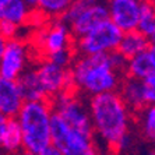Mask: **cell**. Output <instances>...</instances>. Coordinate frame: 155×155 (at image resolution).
I'll return each mask as SVG.
<instances>
[{
  "instance_id": "6da1fadb",
  "label": "cell",
  "mask_w": 155,
  "mask_h": 155,
  "mask_svg": "<svg viewBox=\"0 0 155 155\" xmlns=\"http://www.w3.org/2000/svg\"><path fill=\"white\" fill-rule=\"evenodd\" d=\"M88 110L94 136L105 147L115 150L117 143L131 133L133 113L122 101L117 91L91 97L88 99Z\"/></svg>"
},
{
  "instance_id": "7a4b0ae2",
  "label": "cell",
  "mask_w": 155,
  "mask_h": 155,
  "mask_svg": "<svg viewBox=\"0 0 155 155\" xmlns=\"http://www.w3.org/2000/svg\"><path fill=\"white\" fill-rule=\"evenodd\" d=\"M70 74L74 91L88 98L116 92L124 77L113 69L110 53L76 56Z\"/></svg>"
},
{
  "instance_id": "3957f363",
  "label": "cell",
  "mask_w": 155,
  "mask_h": 155,
  "mask_svg": "<svg viewBox=\"0 0 155 155\" xmlns=\"http://www.w3.org/2000/svg\"><path fill=\"white\" fill-rule=\"evenodd\" d=\"M52 106L49 101L24 102L18 115L15 116L22 134L24 151L34 154L41 152L52 144L51 119Z\"/></svg>"
},
{
  "instance_id": "277c9868",
  "label": "cell",
  "mask_w": 155,
  "mask_h": 155,
  "mask_svg": "<svg viewBox=\"0 0 155 155\" xmlns=\"http://www.w3.org/2000/svg\"><path fill=\"white\" fill-rule=\"evenodd\" d=\"M51 141L63 155H102L94 136L70 129L56 113L51 119Z\"/></svg>"
},
{
  "instance_id": "5b68a950",
  "label": "cell",
  "mask_w": 155,
  "mask_h": 155,
  "mask_svg": "<svg viewBox=\"0 0 155 155\" xmlns=\"http://www.w3.org/2000/svg\"><path fill=\"white\" fill-rule=\"evenodd\" d=\"M108 18L106 3L94 0H76L70 2L69 8L60 20L69 27L73 38L78 39Z\"/></svg>"
},
{
  "instance_id": "8992f818",
  "label": "cell",
  "mask_w": 155,
  "mask_h": 155,
  "mask_svg": "<svg viewBox=\"0 0 155 155\" xmlns=\"http://www.w3.org/2000/svg\"><path fill=\"white\" fill-rule=\"evenodd\" d=\"M49 102L53 113L60 116L70 129L88 136H94L88 110V101H85L81 94L74 90L64 91L52 98Z\"/></svg>"
},
{
  "instance_id": "52a82bcc",
  "label": "cell",
  "mask_w": 155,
  "mask_h": 155,
  "mask_svg": "<svg viewBox=\"0 0 155 155\" xmlns=\"http://www.w3.org/2000/svg\"><path fill=\"white\" fill-rule=\"evenodd\" d=\"M122 35V31L108 18L94 27L84 36L76 39V42L73 43V48L74 52L78 53V56L110 53L117 49Z\"/></svg>"
},
{
  "instance_id": "ba28073f",
  "label": "cell",
  "mask_w": 155,
  "mask_h": 155,
  "mask_svg": "<svg viewBox=\"0 0 155 155\" xmlns=\"http://www.w3.org/2000/svg\"><path fill=\"white\" fill-rule=\"evenodd\" d=\"M35 71L48 101L64 91L74 90L70 69H61L45 59L35 67Z\"/></svg>"
},
{
  "instance_id": "9c48e42d",
  "label": "cell",
  "mask_w": 155,
  "mask_h": 155,
  "mask_svg": "<svg viewBox=\"0 0 155 155\" xmlns=\"http://www.w3.org/2000/svg\"><path fill=\"white\" fill-rule=\"evenodd\" d=\"M29 49L27 42L17 38L7 41L2 59H0V77L15 81L28 69Z\"/></svg>"
},
{
  "instance_id": "30bf717a",
  "label": "cell",
  "mask_w": 155,
  "mask_h": 155,
  "mask_svg": "<svg viewBox=\"0 0 155 155\" xmlns=\"http://www.w3.org/2000/svg\"><path fill=\"white\" fill-rule=\"evenodd\" d=\"M35 43L48 58L49 54H53L67 48H73L74 42L69 27L59 18L38 31Z\"/></svg>"
},
{
  "instance_id": "8fae6325",
  "label": "cell",
  "mask_w": 155,
  "mask_h": 155,
  "mask_svg": "<svg viewBox=\"0 0 155 155\" xmlns=\"http://www.w3.org/2000/svg\"><path fill=\"white\" fill-rule=\"evenodd\" d=\"M106 7H108L109 20L123 34L137 29L138 10H140L138 0H110L106 3Z\"/></svg>"
},
{
  "instance_id": "7c38bea8",
  "label": "cell",
  "mask_w": 155,
  "mask_h": 155,
  "mask_svg": "<svg viewBox=\"0 0 155 155\" xmlns=\"http://www.w3.org/2000/svg\"><path fill=\"white\" fill-rule=\"evenodd\" d=\"M24 105L20 90L15 81L0 77V113L7 119L15 117Z\"/></svg>"
},
{
  "instance_id": "4fadbf2b",
  "label": "cell",
  "mask_w": 155,
  "mask_h": 155,
  "mask_svg": "<svg viewBox=\"0 0 155 155\" xmlns=\"http://www.w3.org/2000/svg\"><path fill=\"white\" fill-rule=\"evenodd\" d=\"M117 94L120 95L122 101L124 102V105L129 108L131 113H138L144 106H147L143 81L124 76L119 85Z\"/></svg>"
},
{
  "instance_id": "5bb4252c",
  "label": "cell",
  "mask_w": 155,
  "mask_h": 155,
  "mask_svg": "<svg viewBox=\"0 0 155 155\" xmlns=\"http://www.w3.org/2000/svg\"><path fill=\"white\" fill-rule=\"evenodd\" d=\"M15 83H17V87L24 102L48 101L46 95L42 90V85L39 83V78L36 76L35 69H27L15 80Z\"/></svg>"
},
{
  "instance_id": "9a60e30c",
  "label": "cell",
  "mask_w": 155,
  "mask_h": 155,
  "mask_svg": "<svg viewBox=\"0 0 155 155\" xmlns=\"http://www.w3.org/2000/svg\"><path fill=\"white\" fill-rule=\"evenodd\" d=\"M32 11L25 0H0V21L21 27L29 20Z\"/></svg>"
},
{
  "instance_id": "2e32d148",
  "label": "cell",
  "mask_w": 155,
  "mask_h": 155,
  "mask_svg": "<svg viewBox=\"0 0 155 155\" xmlns=\"http://www.w3.org/2000/svg\"><path fill=\"white\" fill-rule=\"evenodd\" d=\"M150 46H151V43L147 36H144L138 31H131V32H126L122 35V39H120L116 52L122 54L126 60H129L137 54L147 52Z\"/></svg>"
},
{
  "instance_id": "e0dca14e",
  "label": "cell",
  "mask_w": 155,
  "mask_h": 155,
  "mask_svg": "<svg viewBox=\"0 0 155 155\" xmlns=\"http://www.w3.org/2000/svg\"><path fill=\"white\" fill-rule=\"evenodd\" d=\"M22 134L15 117L7 119L6 130L0 140V152L2 155H18L22 151Z\"/></svg>"
},
{
  "instance_id": "ac0fdd59",
  "label": "cell",
  "mask_w": 155,
  "mask_h": 155,
  "mask_svg": "<svg viewBox=\"0 0 155 155\" xmlns=\"http://www.w3.org/2000/svg\"><path fill=\"white\" fill-rule=\"evenodd\" d=\"M155 74L154 66H152L151 60L148 58L147 52L141 54H137L134 58L129 59L126 64V71L124 76L130 77V78L138 80V81H144L148 77H151Z\"/></svg>"
},
{
  "instance_id": "d6986e66",
  "label": "cell",
  "mask_w": 155,
  "mask_h": 155,
  "mask_svg": "<svg viewBox=\"0 0 155 155\" xmlns=\"http://www.w3.org/2000/svg\"><path fill=\"white\" fill-rule=\"evenodd\" d=\"M137 116V127L141 136L150 143L155 144V105H147L141 109Z\"/></svg>"
},
{
  "instance_id": "ffe728a7",
  "label": "cell",
  "mask_w": 155,
  "mask_h": 155,
  "mask_svg": "<svg viewBox=\"0 0 155 155\" xmlns=\"http://www.w3.org/2000/svg\"><path fill=\"white\" fill-rule=\"evenodd\" d=\"M155 27V7L152 2H140V10H138V22L137 29L140 34L150 38Z\"/></svg>"
},
{
  "instance_id": "44dd1931",
  "label": "cell",
  "mask_w": 155,
  "mask_h": 155,
  "mask_svg": "<svg viewBox=\"0 0 155 155\" xmlns=\"http://www.w3.org/2000/svg\"><path fill=\"white\" fill-rule=\"evenodd\" d=\"M69 6V0H36V10L53 18L63 17Z\"/></svg>"
},
{
  "instance_id": "7402d4cb",
  "label": "cell",
  "mask_w": 155,
  "mask_h": 155,
  "mask_svg": "<svg viewBox=\"0 0 155 155\" xmlns=\"http://www.w3.org/2000/svg\"><path fill=\"white\" fill-rule=\"evenodd\" d=\"M46 59L61 69H70L76 59V52H74V48H67V49H63L53 54H49Z\"/></svg>"
},
{
  "instance_id": "603a6c76",
  "label": "cell",
  "mask_w": 155,
  "mask_h": 155,
  "mask_svg": "<svg viewBox=\"0 0 155 155\" xmlns=\"http://www.w3.org/2000/svg\"><path fill=\"white\" fill-rule=\"evenodd\" d=\"M18 29L20 27L14 25L8 21H0V35L6 41H13L18 38Z\"/></svg>"
},
{
  "instance_id": "cb8c5ba5",
  "label": "cell",
  "mask_w": 155,
  "mask_h": 155,
  "mask_svg": "<svg viewBox=\"0 0 155 155\" xmlns=\"http://www.w3.org/2000/svg\"><path fill=\"white\" fill-rule=\"evenodd\" d=\"M144 97L147 105H155V74L143 81Z\"/></svg>"
},
{
  "instance_id": "d4e9b609",
  "label": "cell",
  "mask_w": 155,
  "mask_h": 155,
  "mask_svg": "<svg viewBox=\"0 0 155 155\" xmlns=\"http://www.w3.org/2000/svg\"><path fill=\"white\" fill-rule=\"evenodd\" d=\"M134 145V138H133V134L129 133L126 134L124 137L122 138V140L117 143V145H116V151H129L130 148Z\"/></svg>"
},
{
  "instance_id": "484cf974",
  "label": "cell",
  "mask_w": 155,
  "mask_h": 155,
  "mask_svg": "<svg viewBox=\"0 0 155 155\" xmlns=\"http://www.w3.org/2000/svg\"><path fill=\"white\" fill-rule=\"evenodd\" d=\"M39 155H63V154H61V151L59 150V148H56L54 145L51 144L48 148H45V150H43Z\"/></svg>"
},
{
  "instance_id": "4316f807",
  "label": "cell",
  "mask_w": 155,
  "mask_h": 155,
  "mask_svg": "<svg viewBox=\"0 0 155 155\" xmlns=\"http://www.w3.org/2000/svg\"><path fill=\"white\" fill-rule=\"evenodd\" d=\"M6 124H7V117L0 113V140H2V137H3L4 130H6Z\"/></svg>"
},
{
  "instance_id": "83f0119b",
  "label": "cell",
  "mask_w": 155,
  "mask_h": 155,
  "mask_svg": "<svg viewBox=\"0 0 155 155\" xmlns=\"http://www.w3.org/2000/svg\"><path fill=\"white\" fill-rule=\"evenodd\" d=\"M147 54H148V58H150L152 66H154V70H155V46H152V45H151V46L148 48Z\"/></svg>"
},
{
  "instance_id": "f1b7e54d",
  "label": "cell",
  "mask_w": 155,
  "mask_h": 155,
  "mask_svg": "<svg viewBox=\"0 0 155 155\" xmlns=\"http://www.w3.org/2000/svg\"><path fill=\"white\" fill-rule=\"evenodd\" d=\"M6 45H7V41L0 35V59H2V54H3L4 49H6Z\"/></svg>"
},
{
  "instance_id": "f546056e",
  "label": "cell",
  "mask_w": 155,
  "mask_h": 155,
  "mask_svg": "<svg viewBox=\"0 0 155 155\" xmlns=\"http://www.w3.org/2000/svg\"><path fill=\"white\" fill-rule=\"evenodd\" d=\"M148 39H150V43H151L152 46H155V27H154V31H152V34L150 35Z\"/></svg>"
},
{
  "instance_id": "4dcf8cb0",
  "label": "cell",
  "mask_w": 155,
  "mask_h": 155,
  "mask_svg": "<svg viewBox=\"0 0 155 155\" xmlns=\"http://www.w3.org/2000/svg\"><path fill=\"white\" fill-rule=\"evenodd\" d=\"M18 155H39V154H34V152H29V151H24V150H22L21 152H20V154Z\"/></svg>"
},
{
  "instance_id": "1f68e13d",
  "label": "cell",
  "mask_w": 155,
  "mask_h": 155,
  "mask_svg": "<svg viewBox=\"0 0 155 155\" xmlns=\"http://www.w3.org/2000/svg\"><path fill=\"white\" fill-rule=\"evenodd\" d=\"M138 155H155V151L154 150H151V151H145V152H141V154Z\"/></svg>"
},
{
  "instance_id": "d6a6232c",
  "label": "cell",
  "mask_w": 155,
  "mask_h": 155,
  "mask_svg": "<svg viewBox=\"0 0 155 155\" xmlns=\"http://www.w3.org/2000/svg\"><path fill=\"white\" fill-rule=\"evenodd\" d=\"M152 4H154V7H155V2H152Z\"/></svg>"
},
{
  "instance_id": "836d02e7",
  "label": "cell",
  "mask_w": 155,
  "mask_h": 155,
  "mask_svg": "<svg viewBox=\"0 0 155 155\" xmlns=\"http://www.w3.org/2000/svg\"><path fill=\"white\" fill-rule=\"evenodd\" d=\"M0 155H2V152H0Z\"/></svg>"
}]
</instances>
